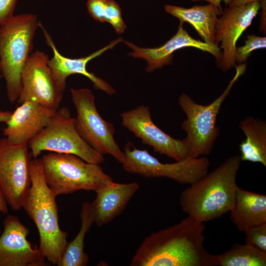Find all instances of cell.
Segmentation results:
<instances>
[{"mask_svg": "<svg viewBox=\"0 0 266 266\" xmlns=\"http://www.w3.org/2000/svg\"><path fill=\"white\" fill-rule=\"evenodd\" d=\"M204 223L191 216L146 236L131 266H214L217 255L203 246Z\"/></svg>", "mask_w": 266, "mask_h": 266, "instance_id": "6da1fadb", "label": "cell"}, {"mask_svg": "<svg viewBox=\"0 0 266 266\" xmlns=\"http://www.w3.org/2000/svg\"><path fill=\"white\" fill-rule=\"evenodd\" d=\"M241 162L240 155L231 156L184 189L179 198L183 211L203 223L230 212L238 187L236 177Z\"/></svg>", "mask_w": 266, "mask_h": 266, "instance_id": "7a4b0ae2", "label": "cell"}, {"mask_svg": "<svg viewBox=\"0 0 266 266\" xmlns=\"http://www.w3.org/2000/svg\"><path fill=\"white\" fill-rule=\"evenodd\" d=\"M29 170L31 184L25 194L21 208L37 229L41 253L51 264L57 265L68 243V233L59 226L56 196L46 182L41 159H31Z\"/></svg>", "mask_w": 266, "mask_h": 266, "instance_id": "3957f363", "label": "cell"}, {"mask_svg": "<svg viewBox=\"0 0 266 266\" xmlns=\"http://www.w3.org/2000/svg\"><path fill=\"white\" fill-rule=\"evenodd\" d=\"M38 26L37 16L31 13L13 16L0 26V64L10 103L19 98L22 70L32 53L33 37Z\"/></svg>", "mask_w": 266, "mask_h": 266, "instance_id": "277c9868", "label": "cell"}, {"mask_svg": "<svg viewBox=\"0 0 266 266\" xmlns=\"http://www.w3.org/2000/svg\"><path fill=\"white\" fill-rule=\"evenodd\" d=\"M40 159L46 182L56 197L79 190L96 192L113 181L99 164L75 155L49 152Z\"/></svg>", "mask_w": 266, "mask_h": 266, "instance_id": "5b68a950", "label": "cell"}, {"mask_svg": "<svg viewBox=\"0 0 266 266\" xmlns=\"http://www.w3.org/2000/svg\"><path fill=\"white\" fill-rule=\"evenodd\" d=\"M235 74L222 94L208 105L199 104L187 94L183 93L178 104L186 115L181 128L187 133L185 137L190 148L189 157L198 158L210 154L219 134L217 117L221 107L234 84L243 75L246 65L236 66Z\"/></svg>", "mask_w": 266, "mask_h": 266, "instance_id": "8992f818", "label": "cell"}, {"mask_svg": "<svg viewBox=\"0 0 266 266\" xmlns=\"http://www.w3.org/2000/svg\"><path fill=\"white\" fill-rule=\"evenodd\" d=\"M32 157L43 151L75 155L90 163L101 164L103 155L90 146L78 133L69 109L59 108L48 125L29 141Z\"/></svg>", "mask_w": 266, "mask_h": 266, "instance_id": "52a82bcc", "label": "cell"}, {"mask_svg": "<svg viewBox=\"0 0 266 266\" xmlns=\"http://www.w3.org/2000/svg\"><path fill=\"white\" fill-rule=\"evenodd\" d=\"M70 93L76 111L75 126L80 136L99 153L110 155L123 164L125 155L114 139V125L100 115L91 90L71 88Z\"/></svg>", "mask_w": 266, "mask_h": 266, "instance_id": "ba28073f", "label": "cell"}, {"mask_svg": "<svg viewBox=\"0 0 266 266\" xmlns=\"http://www.w3.org/2000/svg\"><path fill=\"white\" fill-rule=\"evenodd\" d=\"M124 169L147 178L165 177L180 184H191L208 172L209 161L205 156L187 157L174 163H163L147 150L135 148L130 142L124 147Z\"/></svg>", "mask_w": 266, "mask_h": 266, "instance_id": "9c48e42d", "label": "cell"}, {"mask_svg": "<svg viewBox=\"0 0 266 266\" xmlns=\"http://www.w3.org/2000/svg\"><path fill=\"white\" fill-rule=\"evenodd\" d=\"M29 148L28 143L14 145L0 138V187L13 210L21 209L31 184L29 165L33 157Z\"/></svg>", "mask_w": 266, "mask_h": 266, "instance_id": "30bf717a", "label": "cell"}, {"mask_svg": "<svg viewBox=\"0 0 266 266\" xmlns=\"http://www.w3.org/2000/svg\"><path fill=\"white\" fill-rule=\"evenodd\" d=\"M49 58L44 52L36 50L29 56L22 72V87L19 104L32 100L57 111L63 97L48 65Z\"/></svg>", "mask_w": 266, "mask_h": 266, "instance_id": "8fae6325", "label": "cell"}, {"mask_svg": "<svg viewBox=\"0 0 266 266\" xmlns=\"http://www.w3.org/2000/svg\"><path fill=\"white\" fill-rule=\"evenodd\" d=\"M122 125L155 153L180 161L188 157L189 143L185 138L175 139L163 132L153 122L148 106L139 105L121 114Z\"/></svg>", "mask_w": 266, "mask_h": 266, "instance_id": "7c38bea8", "label": "cell"}, {"mask_svg": "<svg viewBox=\"0 0 266 266\" xmlns=\"http://www.w3.org/2000/svg\"><path fill=\"white\" fill-rule=\"evenodd\" d=\"M0 235V266H48L38 247L27 239L29 229L15 215H7Z\"/></svg>", "mask_w": 266, "mask_h": 266, "instance_id": "4fadbf2b", "label": "cell"}, {"mask_svg": "<svg viewBox=\"0 0 266 266\" xmlns=\"http://www.w3.org/2000/svg\"><path fill=\"white\" fill-rule=\"evenodd\" d=\"M260 9V2L226 8L216 25L215 44L221 42L222 59L218 67L224 72L236 65V43L243 32L251 25Z\"/></svg>", "mask_w": 266, "mask_h": 266, "instance_id": "5bb4252c", "label": "cell"}, {"mask_svg": "<svg viewBox=\"0 0 266 266\" xmlns=\"http://www.w3.org/2000/svg\"><path fill=\"white\" fill-rule=\"evenodd\" d=\"M183 25V22H180L176 34L164 44L158 47H139L131 42L124 41L132 49V52L128 55L145 60L147 63L146 71L151 72L165 66L171 64L173 53L175 51L186 47H192L213 55L216 59L217 66H219L222 55L218 45H209L192 38L186 30L184 29Z\"/></svg>", "mask_w": 266, "mask_h": 266, "instance_id": "9a60e30c", "label": "cell"}, {"mask_svg": "<svg viewBox=\"0 0 266 266\" xmlns=\"http://www.w3.org/2000/svg\"><path fill=\"white\" fill-rule=\"evenodd\" d=\"M40 27L43 32L47 44L53 52V56L49 60L48 65L51 68L57 84L62 92L66 88V80L68 76L80 74L89 78L94 84V88L100 90L109 95L116 93L114 89L106 81L97 77L94 73L89 72L86 68L87 63L91 60L100 56L103 52L123 41L122 37L112 41L108 45L97 50L90 55L80 58L71 59L64 56L57 50L52 38L45 30L40 22Z\"/></svg>", "mask_w": 266, "mask_h": 266, "instance_id": "2e32d148", "label": "cell"}, {"mask_svg": "<svg viewBox=\"0 0 266 266\" xmlns=\"http://www.w3.org/2000/svg\"><path fill=\"white\" fill-rule=\"evenodd\" d=\"M56 111L36 102L26 101L12 112L2 129L3 134L12 144L28 143L48 125Z\"/></svg>", "mask_w": 266, "mask_h": 266, "instance_id": "e0dca14e", "label": "cell"}, {"mask_svg": "<svg viewBox=\"0 0 266 266\" xmlns=\"http://www.w3.org/2000/svg\"><path fill=\"white\" fill-rule=\"evenodd\" d=\"M138 188L136 182L113 181L96 191V198L90 203L94 223L100 227L121 214Z\"/></svg>", "mask_w": 266, "mask_h": 266, "instance_id": "ac0fdd59", "label": "cell"}, {"mask_svg": "<svg viewBox=\"0 0 266 266\" xmlns=\"http://www.w3.org/2000/svg\"><path fill=\"white\" fill-rule=\"evenodd\" d=\"M166 12L179 19L180 22L191 24L208 44H215L216 25L223 9L208 4L205 5H195L191 8L165 5Z\"/></svg>", "mask_w": 266, "mask_h": 266, "instance_id": "d6986e66", "label": "cell"}, {"mask_svg": "<svg viewBox=\"0 0 266 266\" xmlns=\"http://www.w3.org/2000/svg\"><path fill=\"white\" fill-rule=\"evenodd\" d=\"M231 218L238 229H247L266 223V196L238 187Z\"/></svg>", "mask_w": 266, "mask_h": 266, "instance_id": "ffe728a7", "label": "cell"}, {"mask_svg": "<svg viewBox=\"0 0 266 266\" xmlns=\"http://www.w3.org/2000/svg\"><path fill=\"white\" fill-rule=\"evenodd\" d=\"M239 127L246 136L239 144L241 161L266 166V122L249 116L240 122Z\"/></svg>", "mask_w": 266, "mask_h": 266, "instance_id": "44dd1931", "label": "cell"}, {"mask_svg": "<svg viewBox=\"0 0 266 266\" xmlns=\"http://www.w3.org/2000/svg\"><path fill=\"white\" fill-rule=\"evenodd\" d=\"M80 218V230L75 238L68 242L57 266H86L88 264L89 257L84 250V239L94 223L89 202L82 204Z\"/></svg>", "mask_w": 266, "mask_h": 266, "instance_id": "7402d4cb", "label": "cell"}, {"mask_svg": "<svg viewBox=\"0 0 266 266\" xmlns=\"http://www.w3.org/2000/svg\"><path fill=\"white\" fill-rule=\"evenodd\" d=\"M217 261L221 266H266V253L247 243H237L218 255Z\"/></svg>", "mask_w": 266, "mask_h": 266, "instance_id": "603a6c76", "label": "cell"}, {"mask_svg": "<svg viewBox=\"0 0 266 266\" xmlns=\"http://www.w3.org/2000/svg\"><path fill=\"white\" fill-rule=\"evenodd\" d=\"M89 14L97 21L107 22L118 34L124 32L126 25L118 3L114 0H87Z\"/></svg>", "mask_w": 266, "mask_h": 266, "instance_id": "cb8c5ba5", "label": "cell"}, {"mask_svg": "<svg viewBox=\"0 0 266 266\" xmlns=\"http://www.w3.org/2000/svg\"><path fill=\"white\" fill-rule=\"evenodd\" d=\"M266 47V37L256 36L254 34L248 35L243 46L236 47L235 62L236 65L244 63L252 51Z\"/></svg>", "mask_w": 266, "mask_h": 266, "instance_id": "d4e9b609", "label": "cell"}, {"mask_svg": "<svg viewBox=\"0 0 266 266\" xmlns=\"http://www.w3.org/2000/svg\"><path fill=\"white\" fill-rule=\"evenodd\" d=\"M244 232L247 243L266 253V223L250 227Z\"/></svg>", "mask_w": 266, "mask_h": 266, "instance_id": "484cf974", "label": "cell"}, {"mask_svg": "<svg viewBox=\"0 0 266 266\" xmlns=\"http://www.w3.org/2000/svg\"><path fill=\"white\" fill-rule=\"evenodd\" d=\"M18 0H0V26L12 17Z\"/></svg>", "mask_w": 266, "mask_h": 266, "instance_id": "4316f807", "label": "cell"}, {"mask_svg": "<svg viewBox=\"0 0 266 266\" xmlns=\"http://www.w3.org/2000/svg\"><path fill=\"white\" fill-rule=\"evenodd\" d=\"M260 8L262 9L260 20V31L266 34V0L260 2Z\"/></svg>", "mask_w": 266, "mask_h": 266, "instance_id": "83f0119b", "label": "cell"}, {"mask_svg": "<svg viewBox=\"0 0 266 266\" xmlns=\"http://www.w3.org/2000/svg\"><path fill=\"white\" fill-rule=\"evenodd\" d=\"M8 203L5 197V196L0 187V213L6 214L8 213V209L7 206ZM1 230L0 228V234Z\"/></svg>", "mask_w": 266, "mask_h": 266, "instance_id": "f1b7e54d", "label": "cell"}, {"mask_svg": "<svg viewBox=\"0 0 266 266\" xmlns=\"http://www.w3.org/2000/svg\"><path fill=\"white\" fill-rule=\"evenodd\" d=\"M263 0H231L229 6H236L242 5H245L254 2H260Z\"/></svg>", "mask_w": 266, "mask_h": 266, "instance_id": "f546056e", "label": "cell"}, {"mask_svg": "<svg viewBox=\"0 0 266 266\" xmlns=\"http://www.w3.org/2000/svg\"><path fill=\"white\" fill-rule=\"evenodd\" d=\"M192 1H200V0H204L209 2V3L212 4L220 9H222L221 6V3L222 1L224 2L226 4H230L231 0H191Z\"/></svg>", "mask_w": 266, "mask_h": 266, "instance_id": "4dcf8cb0", "label": "cell"}, {"mask_svg": "<svg viewBox=\"0 0 266 266\" xmlns=\"http://www.w3.org/2000/svg\"><path fill=\"white\" fill-rule=\"evenodd\" d=\"M12 114L11 111H3L0 110V122L6 123L10 118Z\"/></svg>", "mask_w": 266, "mask_h": 266, "instance_id": "1f68e13d", "label": "cell"}, {"mask_svg": "<svg viewBox=\"0 0 266 266\" xmlns=\"http://www.w3.org/2000/svg\"><path fill=\"white\" fill-rule=\"evenodd\" d=\"M2 76V74L1 73V67H0V79L1 78Z\"/></svg>", "mask_w": 266, "mask_h": 266, "instance_id": "d6a6232c", "label": "cell"}]
</instances>
